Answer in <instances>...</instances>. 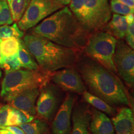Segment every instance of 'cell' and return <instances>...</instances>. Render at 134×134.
I'll use <instances>...</instances> for the list:
<instances>
[{"instance_id": "obj_17", "label": "cell", "mask_w": 134, "mask_h": 134, "mask_svg": "<svg viewBox=\"0 0 134 134\" xmlns=\"http://www.w3.org/2000/svg\"><path fill=\"white\" fill-rule=\"evenodd\" d=\"M70 10L85 29L91 34L90 23L85 0H70Z\"/></svg>"}, {"instance_id": "obj_23", "label": "cell", "mask_w": 134, "mask_h": 134, "mask_svg": "<svg viewBox=\"0 0 134 134\" xmlns=\"http://www.w3.org/2000/svg\"><path fill=\"white\" fill-rule=\"evenodd\" d=\"M24 36V32L18 27L16 23L13 25H3L0 26V38H6L15 37L21 38Z\"/></svg>"}, {"instance_id": "obj_33", "label": "cell", "mask_w": 134, "mask_h": 134, "mask_svg": "<svg viewBox=\"0 0 134 134\" xmlns=\"http://www.w3.org/2000/svg\"><path fill=\"white\" fill-rule=\"evenodd\" d=\"M125 16V19H126L127 24H130L132 23H134V15H133V14H127Z\"/></svg>"}, {"instance_id": "obj_9", "label": "cell", "mask_w": 134, "mask_h": 134, "mask_svg": "<svg viewBox=\"0 0 134 134\" xmlns=\"http://www.w3.org/2000/svg\"><path fill=\"white\" fill-rule=\"evenodd\" d=\"M50 81L60 89L69 93L82 94L86 91L81 77L74 66L52 72Z\"/></svg>"}, {"instance_id": "obj_11", "label": "cell", "mask_w": 134, "mask_h": 134, "mask_svg": "<svg viewBox=\"0 0 134 134\" xmlns=\"http://www.w3.org/2000/svg\"><path fill=\"white\" fill-rule=\"evenodd\" d=\"M76 101L75 95L68 93L53 117L51 134H70L71 130V115Z\"/></svg>"}, {"instance_id": "obj_38", "label": "cell", "mask_w": 134, "mask_h": 134, "mask_svg": "<svg viewBox=\"0 0 134 134\" xmlns=\"http://www.w3.org/2000/svg\"><path fill=\"white\" fill-rule=\"evenodd\" d=\"M0 1H5V0H0Z\"/></svg>"}, {"instance_id": "obj_1", "label": "cell", "mask_w": 134, "mask_h": 134, "mask_svg": "<svg viewBox=\"0 0 134 134\" xmlns=\"http://www.w3.org/2000/svg\"><path fill=\"white\" fill-rule=\"evenodd\" d=\"M76 65L90 93L111 106H130L128 91L115 73L89 58H78Z\"/></svg>"}, {"instance_id": "obj_25", "label": "cell", "mask_w": 134, "mask_h": 134, "mask_svg": "<svg viewBox=\"0 0 134 134\" xmlns=\"http://www.w3.org/2000/svg\"><path fill=\"white\" fill-rule=\"evenodd\" d=\"M110 8L111 11H113L115 14L122 16H126L129 14H133L134 8H130L119 0H111L110 1Z\"/></svg>"}, {"instance_id": "obj_24", "label": "cell", "mask_w": 134, "mask_h": 134, "mask_svg": "<svg viewBox=\"0 0 134 134\" xmlns=\"http://www.w3.org/2000/svg\"><path fill=\"white\" fill-rule=\"evenodd\" d=\"M0 68L4 70L5 73L14 71L20 69L21 65L18 54L11 57H3L2 63L0 65Z\"/></svg>"}, {"instance_id": "obj_30", "label": "cell", "mask_w": 134, "mask_h": 134, "mask_svg": "<svg viewBox=\"0 0 134 134\" xmlns=\"http://www.w3.org/2000/svg\"><path fill=\"white\" fill-rule=\"evenodd\" d=\"M10 105H0V127L6 126Z\"/></svg>"}, {"instance_id": "obj_14", "label": "cell", "mask_w": 134, "mask_h": 134, "mask_svg": "<svg viewBox=\"0 0 134 134\" xmlns=\"http://www.w3.org/2000/svg\"><path fill=\"white\" fill-rule=\"evenodd\" d=\"M112 121L116 134L133 133V113L131 109L128 107H123L117 111L112 119Z\"/></svg>"}, {"instance_id": "obj_21", "label": "cell", "mask_w": 134, "mask_h": 134, "mask_svg": "<svg viewBox=\"0 0 134 134\" xmlns=\"http://www.w3.org/2000/svg\"><path fill=\"white\" fill-rule=\"evenodd\" d=\"M14 21H19L24 14L31 0H7Z\"/></svg>"}, {"instance_id": "obj_2", "label": "cell", "mask_w": 134, "mask_h": 134, "mask_svg": "<svg viewBox=\"0 0 134 134\" xmlns=\"http://www.w3.org/2000/svg\"><path fill=\"white\" fill-rule=\"evenodd\" d=\"M31 34L80 51L86 46L91 34L80 24L69 8L64 6L35 26Z\"/></svg>"}, {"instance_id": "obj_12", "label": "cell", "mask_w": 134, "mask_h": 134, "mask_svg": "<svg viewBox=\"0 0 134 134\" xmlns=\"http://www.w3.org/2000/svg\"><path fill=\"white\" fill-rule=\"evenodd\" d=\"M91 110L85 103L75 104L71 115L72 127L70 134H90Z\"/></svg>"}, {"instance_id": "obj_26", "label": "cell", "mask_w": 134, "mask_h": 134, "mask_svg": "<svg viewBox=\"0 0 134 134\" xmlns=\"http://www.w3.org/2000/svg\"><path fill=\"white\" fill-rule=\"evenodd\" d=\"M13 21L9 6L6 1H0V26L10 25Z\"/></svg>"}, {"instance_id": "obj_31", "label": "cell", "mask_w": 134, "mask_h": 134, "mask_svg": "<svg viewBox=\"0 0 134 134\" xmlns=\"http://www.w3.org/2000/svg\"><path fill=\"white\" fill-rule=\"evenodd\" d=\"M0 129H4L11 132L13 134H25L23 130L18 126H5L0 127Z\"/></svg>"}, {"instance_id": "obj_20", "label": "cell", "mask_w": 134, "mask_h": 134, "mask_svg": "<svg viewBox=\"0 0 134 134\" xmlns=\"http://www.w3.org/2000/svg\"><path fill=\"white\" fill-rule=\"evenodd\" d=\"M24 131L25 134H50L49 125L47 122L34 119L29 123L18 125Z\"/></svg>"}, {"instance_id": "obj_34", "label": "cell", "mask_w": 134, "mask_h": 134, "mask_svg": "<svg viewBox=\"0 0 134 134\" xmlns=\"http://www.w3.org/2000/svg\"><path fill=\"white\" fill-rule=\"evenodd\" d=\"M53 1H57V2L64 6V5H67L69 4L70 0H53Z\"/></svg>"}, {"instance_id": "obj_5", "label": "cell", "mask_w": 134, "mask_h": 134, "mask_svg": "<svg viewBox=\"0 0 134 134\" xmlns=\"http://www.w3.org/2000/svg\"><path fill=\"white\" fill-rule=\"evenodd\" d=\"M117 42V38L105 32H96L90 35L83 49L84 52L88 58L117 73L113 62Z\"/></svg>"}, {"instance_id": "obj_10", "label": "cell", "mask_w": 134, "mask_h": 134, "mask_svg": "<svg viewBox=\"0 0 134 134\" xmlns=\"http://www.w3.org/2000/svg\"><path fill=\"white\" fill-rule=\"evenodd\" d=\"M93 34L103 30L111 19V9L108 0H85Z\"/></svg>"}, {"instance_id": "obj_13", "label": "cell", "mask_w": 134, "mask_h": 134, "mask_svg": "<svg viewBox=\"0 0 134 134\" xmlns=\"http://www.w3.org/2000/svg\"><path fill=\"white\" fill-rule=\"evenodd\" d=\"M39 93V88L27 90L13 96L7 102L13 108L24 110L35 115H36V104Z\"/></svg>"}, {"instance_id": "obj_29", "label": "cell", "mask_w": 134, "mask_h": 134, "mask_svg": "<svg viewBox=\"0 0 134 134\" xmlns=\"http://www.w3.org/2000/svg\"><path fill=\"white\" fill-rule=\"evenodd\" d=\"M15 109V108H14ZM18 116H19V124H24L29 123L35 119L34 115H31V114L27 113L26 111L22 110H19L15 109Z\"/></svg>"}, {"instance_id": "obj_36", "label": "cell", "mask_w": 134, "mask_h": 134, "mask_svg": "<svg viewBox=\"0 0 134 134\" xmlns=\"http://www.w3.org/2000/svg\"><path fill=\"white\" fill-rule=\"evenodd\" d=\"M1 41H2V39H1V38H0V65H1V63H2L3 58V57L2 54H1Z\"/></svg>"}, {"instance_id": "obj_28", "label": "cell", "mask_w": 134, "mask_h": 134, "mask_svg": "<svg viewBox=\"0 0 134 134\" xmlns=\"http://www.w3.org/2000/svg\"><path fill=\"white\" fill-rule=\"evenodd\" d=\"M125 41L127 46L130 48H134V23L129 24L127 31L125 34Z\"/></svg>"}, {"instance_id": "obj_6", "label": "cell", "mask_w": 134, "mask_h": 134, "mask_svg": "<svg viewBox=\"0 0 134 134\" xmlns=\"http://www.w3.org/2000/svg\"><path fill=\"white\" fill-rule=\"evenodd\" d=\"M63 7V5L53 0H31L17 24L22 31H27Z\"/></svg>"}, {"instance_id": "obj_27", "label": "cell", "mask_w": 134, "mask_h": 134, "mask_svg": "<svg viewBox=\"0 0 134 134\" xmlns=\"http://www.w3.org/2000/svg\"><path fill=\"white\" fill-rule=\"evenodd\" d=\"M18 125H19V116L16 113V109L10 106L6 126H18Z\"/></svg>"}, {"instance_id": "obj_3", "label": "cell", "mask_w": 134, "mask_h": 134, "mask_svg": "<svg viewBox=\"0 0 134 134\" xmlns=\"http://www.w3.org/2000/svg\"><path fill=\"white\" fill-rule=\"evenodd\" d=\"M23 37V42L38 66L46 71L52 73L74 66L79 58L78 51L72 48L60 46L32 34H27Z\"/></svg>"}, {"instance_id": "obj_8", "label": "cell", "mask_w": 134, "mask_h": 134, "mask_svg": "<svg viewBox=\"0 0 134 134\" xmlns=\"http://www.w3.org/2000/svg\"><path fill=\"white\" fill-rule=\"evenodd\" d=\"M116 72L125 85L132 88L134 85V51L122 40L117 41L113 55Z\"/></svg>"}, {"instance_id": "obj_19", "label": "cell", "mask_w": 134, "mask_h": 134, "mask_svg": "<svg viewBox=\"0 0 134 134\" xmlns=\"http://www.w3.org/2000/svg\"><path fill=\"white\" fill-rule=\"evenodd\" d=\"M21 67L29 70H37L40 68L32 55L28 50L23 39L20 38L19 48L18 53Z\"/></svg>"}, {"instance_id": "obj_15", "label": "cell", "mask_w": 134, "mask_h": 134, "mask_svg": "<svg viewBox=\"0 0 134 134\" xmlns=\"http://www.w3.org/2000/svg\"><path fill=\"white\" fill-rule=\"evenodd\" d=\"M90 130L93 134L114 133L113 123L110 119L103 112L96 109L91 110Z\"/></svg>"}, {"instance_id": "obj_18", "label": "cell", "mask_w": 134, "mask_h": 134, "mask_svg": "<svg viewBox=\"0 0 134 134\" xmlns=\"http://www.w3.org/2000/svg\"><path fill=\"white\" fill-rule=\"evenodd\" d=\"M83 98L86 103L90 104L100 112H103L109 115H114L117 110L114 107L108 104L106 102L94 95L92 94L89 91H85L83 93Z\"/></svg>"}, {"instance_id": "obj_22", "label": "cell", "mask_w": 134, "mask_h": 134, "mask_svg": "<svg viewBox=\"0 0 134 134\" xmlns=\"http://www.w3.org/2000/svg\"><path fill=\"white\" fill-rule=\"evenodd\" d=\"M20 38L12 37L2 40L1 52L3 57H11L18 54L19 48Z\"/></svg>"}, {"instance_id": "obj_35", "label": "cell", "mask_w": 134, "mask_h": 134, "mask_svg": "<svg viewBox=\"0 0 134 134\" xmlns=\"http://www.w3.org/2000/svg\"><path fill=\"white\" fill-rule=\"evenodd\" d=\"M0 134H13L9 130L4 129H0Z\"/></svg>"}, {"instance_id": "obj_32", "label": "cell", "mask_w": 134, "mask_h": 134, "mask_svg": "<svg viewBox=\"0 0 134 134\" xmlns=\"http://www.w3.org/2000/svg\"><path fill=\"white\" fill-rule=\"evenodd\" d=\"M119 1L127 6H129L130 8H134V0H119Z\"/></svg>"}, {"instance_id": "obj_37", "label": "cell", "mask_w": 134, "mask_h": 134, "mask_svg": "<svg viewBox=\"0 0 134 134\" xmlns=\"http://www.w3.org/2000/svg\"><path fill=\"white\" fill-rule=\"evenodd\" d=\"M1 75H2V72H1V68H0V78H1Z\"/></svg>"}, {"instance_id": "obj_39", "label": "cell", "mask_w": 134, "mask_h": 134, "mask_svg": "<svg viewBox=\"0 0 134 134\" xmlns=\"http://www.w3.org/2000/svg\"><path fill=\"white\" fill-rule=\"evenodd\" d=\"M132 134H133V133H132Z\"/></svg>"}, {"instance_id": "obj_4", "label": "cell", "mask_w": 134, "mask_h": 134, "mask_svg": "<svg viewBox=\"0 0 134 134\" xmlns=\"http://www.w3.org/2000/svg\"><path fill=\"white\" fill-rule=\"evenodd\" d=\"M51 73L39 68L37 70H18L5 73L1 83L0 96L8 101L16 94L27 90L41 89L50 81Z\"/></svg>"}, {"instance_id": "obj_16", "label": "cell", "mask_w": 134, "mask_h": 134, "mask_svg": "<svg viewBox=\"0 0 134 134\" xmlns=\"http://www.w3.org/2000/svg\"><path fill=\"white\" fill-rule=\"evenodd\" d=\"M128 26L125 16L114 14L112 19L108 22L103 29L117 39L122 40L125 37Z\"/></svg>"}, {"instance_id": "obj_7", "label": "cell", "mask_w": 134, "mask_h": 134, "mask_svg": "<svg viewBox=\"0 0 134 134\" xmlns=\"http://www.w3.org/2000/svg\"><path fill=\"white\" fill-rule=\"evenodd\" d=\"M60 88L48 82L40 89L36 104V114L40 119L51 122L63 102Z\"/></svg>"}]
</instances>
